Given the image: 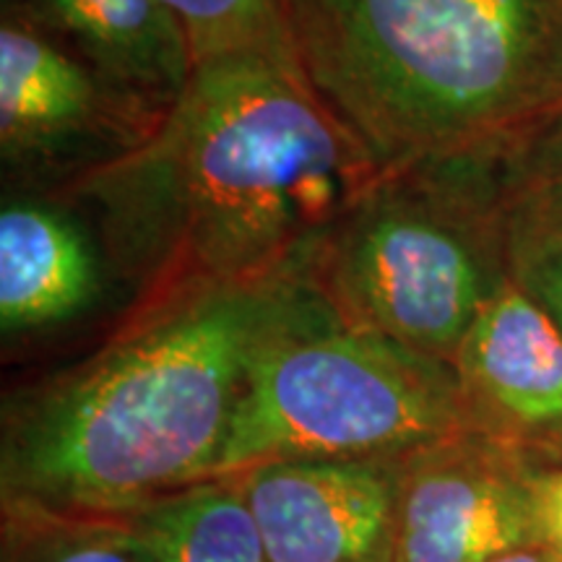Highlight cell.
<instances>
[{"label": "cell", "mask_w": 562, "mask_h": 562, "mask_svg": "<svg viewBox=\"0 0 562 562\" xmlns=\"http://www.w3.org/2000/svg\"><path fill=\"white\" fill-rule=\"evenodd\" d=\"M385 172L300 60L243 53L199 63L149 136L60 199L91 220L133 311L307 269Z\"/></svg>", "instance_id": "1"}, {"label": "cell", "mask_w": 562, "mask_h": 562, "mask_svg": "<svg viewBox=\"0 0 562 562\" xmlns=\"http://www.w3.org/2000/svg\"><path fill=\"white\" fill-rule=\"evenodd\" d=\"M297 273L133 307L87 360L11 393L3 513L128 518L211 480L252 355Z\"/></svg>", "instance_id": "2"}, {"label": "cell", "mask_w": 562, "mask_h": 562, "mask_svg": "<svg viewBox=\"0 0 562 562\" xmlns=\"http://www.w3.org/2000/svg\"><path fill=\"white\" fill-rule=\"evenodd\" d=\"M311 87L383 170L503 151L552 112L562 0H286Z\"/></svg>", "instance_id": "3"}, {"label": "cell", "mask_w": 562, "mask_h": 562, "mask_svg": "<svg viewBox=\"0 0 562 562\" xmlns=\"http://www.w3.org/2000/svg\"><path fill=\"white\" fill-rule=\"evenodd\" d=\"M472 430L453 364L334 311L307 269L252 355L216 476L297 459H404Z\"/></svg>", "instance_id": "4"}, {"label": "cell", "mask_w": 562, "mask_h": 562, "mask_svg": "<svg viewBox=\"0 0 562 562\" xmlns=\"http://www.w3.org/2000/svg\"><path fill=\"white\" fill-rule=\"evenodd\" d=\"M307 277L334 311L453 362L510 284V229L490 159L389 170L318 245Z\"/></svg>", "instance_id": "5"}, {"label": "cell", "mask_w": 562, "mask_h": 562, "mask_svg": "<svg viewBox=\"0 0 562 562\" xmlns=\"http://www.w3.org/2000/svg\"><path fill=\"white\" fill-rule=\"evenodd\" d=\"M159 117L125 100L21 13L0 26V157L11 172L66 186L149 136Z\"/></svg>", "instance_id": "6"}, {"label": "cell", "mask_w": 562, "mask_h": 562, "mask_svg": "<svg viewBox=\"0 0 562 562\" xmlns=\"http://www.w3.org/2000/svg\"><path fill=\"white\" fill-rule=\"evenodd\" d=\"M544 463L474 430L404 456L393 562H495L539 547Z\"/></svg>", "instance_id": "7"}, {"label": "cell", "mask_w": 562, "mask_h": 562, "mask_svg": "<svg viewBox=\"0 0 562 562\" xmlns=\"http://www.w3.org/2000/svg\"><path fill=\"white\" fill-rule=\"evenodd\" d=\"M235 480L269 562H393L402 459L273 461Z\"/></svg>", "instance_id": "8"}, {"label": "cell", "mask_w": 562, "mask_h": 562, "mask_svg": "<svg viewBox=\"0 0 562 562\" xmlns=\"http://www.w3.org/2000/svg\"><path fill=\"white\" fill-rule=\"evenodd\" d=\"M451 364L474 432L562 461V331L516 281L482 307Z\"/></svg>", "instance_id": "9"}, {"label": "cell", "mask_w": 562, "mask_h": 562, "mask_svg": "<svg viewBox=\"0 0 562 562\" xmlns=\"http://www.w3.org/2000/svg\"><path fill=\"white\" fill-rule=\"evenodd\" d=\"M110 263L68 201L13 199L0 209V328L21 336L76 321L97 305Z\"/></svg>", "instance_id": "10"}, {"label": "cell", "mask_w": 562, "mask_h": 562, "mask_svg": "<svg viewBox=\"0 0 562 562\" xmlns=\"http://www.w3.org/2000/svg\"><path fill=\"white\" fill-rule=\"evenodd\" d=\"M24 19L58 34L136 108L161 117L191 81V42L159 0H24ZM19 13V11H16Z\"/></svg>", "instance_id": "11"}, {"label": "cell", "mask_w": 562, "mask_h": 562, "mask_svg": "<svg viewBox=\"0 0 562 562\" xmlns=\"http://www.w3.org/2000/svg\"><path fill=\"white\" fill-rule=\"evenodd\" d=\"M151 562H269L235 476L195 482L125 518Z\"/></svg>", "instance_id": "12"}, {"label": "cell", "mask_w": 562, "mask_h": 562, "mask_svg": "<svg viewBox=\"0 0 562 562\" xmlns=\"http://www.w3.org/2000/svg\"><path fill=\"white\" fill-rule=\"evenodd\" d=\"M508 229L562 232V110L490 157Z\"/></svg>", "instance_id": "13"}, {"label": "cell", "mask_w": 562, "mask_h": 562, "mask_svg": "<svg viewBox=\"0 0 562 562\" xmlns=\"http://www.w3.org/2000/svg\"><path fill=\"white\" fill-rule=\"evenodd\" d=\"M191 42L193 63L261 53L300 60L286 0H159Z\"/></svg>", "instance_id": "14"}, {"label": "cell", "mask_w": 562, "mask_h": 562, "mask_svg": "<svg viewBox=\"0 0 562 562\" xmlns=\"http://www.w3.org/2000/svg\"><path fill=\"white\" fill-rule=\"evenodd\" d=\"M0 562H151L125 518L3 513Z\"/></svg>", "instance_id": "15"}, {"label": "cell", "mask_w": 562, "mask_h": 562, "mask_svg": "<svg viewBox=\"0 0 562 562\" xmlns=\"http://www.w3.org/2000/svg\"><path fill=\"white\" fill-rule=\"evenodd\" d=\"M510 277L562 331V232L510 229Z\"/></svg>", "instance_id": "16"}, {"label": "cell", "mask_w": 562, "mask_h": 562, "mask_svg": "<svg viewBox=\"0 0 562 562\" xmlns=\"http://www.w3.org/2000/svg\"><path fill=\"white\" fill-rule=\"evenodd\" d=\"M539 547L562 560V461L544 463L537 474Z\"/></svg>", "instance_id": "17"}, {"label": "cell", "mask_w": 562, "mask_h": 562, "mask_svg": "<svg viewBox=\"0 0 562 562\" xmlns=\"http://www.w3.org/2000/svg\"><path fill=\"white\" fill-rule=\"evenodd\" d=\"M495 562H562V560L554 552L544 550V547H524V550L503 554V558Z\"/></svg>", "instance_id": "18"}, {"label": "cell", "mask_w": 562, "mask_h": 562, "mask_svg": "<svg viewBox=\"0 0 562 562\" xmlns=\"http://www.w3.org/2000/svg\"><path fill=\"white\" fill-rule=\"evenodd\" d=\"M562 110V26L558 34V47H554V66H552V112Z\"/></svg>", "instance_id": "19"}]
</instances>
